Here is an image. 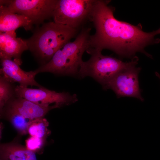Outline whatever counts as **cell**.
<instances>
[{
  "instance_id": "6da1fadb",
  "label": "cell",
  "mask_w": 160,
  "mask_h": 160,
  "mask_svg": "<svg viewBox=\"0 0 160 160\" xmlns=\"http://www.w3.org/2000/svg\"><path fill=\"white\" fill-rule=\"evenodd\" d=\"M109 0H96L90 21L95 32L90 35L89 47L102 52L108 49L121 57L133 58L137 52L151 57L144 48L159 42L154 38L160 33V28L151 32L143 31L141 25L137 26L119 21L114 16V8L108 6Z\"/></svg>"
},
{
  "instance_id": "7a4b0ae2",
  "label": "cell",
  "mask_w": 160,
  "mask_h": 160,
  "mask_svg": "<svg viewBox=\"0 0 160 160\" xmlns=\"http://www.w3.org/2000/svg\"><path fill=\"white\" fill-rule=\"evenodd\" d=\"M78 29L54 22L36 28L26 39L28 50L40 66L48 63L55 54L75 37Z\"/></svg>"
},
{
  "instance_id": "3957f363",
  "label": "cell",
  "mask_w": 160,
  "mask_h": 160,
  "mask_svg": "<svg viewBox=\"0 0 160 160\" xmlns=\"http://www.w3.org/2000/svg\"><path fill=\"white\" fill-rule=\"evenodd\" d=\"M91 28L83 26L75 40L58 50L47 63L34 71L37 74L50 73L60 76L78 75L82 56L89 47Z\"/></svg>"
},
{
  "instance_id": "277c9868",
  "label": "cell",
  "mask_w": 160,
  "mask_h": 160,
  "mask_svg": "<svg viewBox=\"0 0 160 160\" xmlns=\"http://www.w3.org/2000/svg\"><path fill=\"white\" fill-rule=\"evenodd\" d=\"M86 52L91 55L87 61L81 62L78 75L83 78L90 76L102 85L104 88L119 72L129 64L130 61L123 62L101 52L88 48Z\"/></svg>"
},
{
  "instance_id": "5b68a950",
  "label": "cell",
  "mask_w": 160,
  "mask_h": 160,
  "mask_svg": "<svg viewBox=\"0 0 160 160\" xmlns=\"http://www.w3.org/2000/svg\"><path fill=\"white\" fill-rule=\"evenodd\" d=\"M96 0H58L53 13L55 23L79 30L87 21Z\"/></svg>"
},
{
  "instance_id": "8992f818",
  "label": "cell",
  "mask_w": 160,
  "mask_h": 160,
  "mask_svg": "<svg viewBox=\"0 0 160 160\" xmlns=\"http://www.w3.org/2000/svg\"><path fill=\"white\" fill-rule=\"evenodd\" d=\"M138 61V57L135 56L129 64L116 74L103 89L112 90L118 98L133 97L143 101L138 81L141 68L136 66Z\"/></svg>"
},
{
  "instance_id": "52a82bcc",
  "label": "cell",
  "mask_w": 160,
  "mask_h": 160,
  "mask_svg": "<svg viewBox=\"0 0 160 160\" xmlns=\"http://www.w3.org/2000/svg\"><path fill=\"white\" fill-rule=\"evenodd\" d=\"M58 0H0V5L9 10L24 15L39 25L51 17Z\"/></svg>"
},
{
  "instance_id": "ba28073f",
  "label": "cell",
  "mask_w": 160,
  "mask_h": 160,
  "mask_svg": "<svg viewBox=\"0 0 160 160\" xmlns=\"http://www.w3.org/2000/svg\"><path fill=\"white\" fill-rule=\"evenodd\" d=\"M17 97H23L31 102L46 106L54 103L57 108L69 105L78 100L75 94L71 95L68 92H57L43 87L37 89L17 85Z\"/></svg>"
},
{
  "instance_id": "9c48e42d",
  "label": "cell",
  "mask_w": 160,
  "mask_h": 160,
  "mask_svg": "<svg viewBox=\"0 0 160 160\" xmlns=\"http://www.w3.org/2000/svg\"><path fill=\"white\" fill-rule=\"evenodd\" d=\"M56 108L55 105L46 106L16 96L6 103L0 113V116L3 118L7 115H17L34 120L44 118L49 111Z\"/></svg>"
},
{
  "instance_id": "30bf717a",
  "label": "cell",
  "mask_w": 160,
  "mask_h": 160,
  "mask_svg": "<svg viewBox=\"0 0 160 160\" xmlns=\"http://www.w3.org/2000/svg\"><path fill=\"white\" fill-rule=\"evenodd\" d=\"M1 68L0 75L9 82L13 84L18 83L20 87H28V86L43 87L35 79L37 74L33 71H25L22 69L20 65L13 60L7 58H0Z\"/></svg>"
},
{
  "instance_id": "8fae6325",
  "label": "cell",
  "mask_w": 160,
  "mask_h": 160,
  "mask_svg": "<svg viewBox=\"0 0 160 160\" xmlns=\"http://www.w3.org/2000/svg\"><path fill=\"white\" fill-rule=\"evenodd\" d=\"M27 50L26 39L17 37L15 30L0 33V58L13 59L20 65L22 63L21 55Z\"/></svg>"
},
{
  "instance_id": "7c38bea8",
  "label": "cell",
  "mask_w": 160,
  "mask_h": 160,
  "mask_svg": "<svg viewBox=\"0 0 160 160\" xmlns=\"http://www.w3.org/2000/svg\"><path fill=\"white\" fill-rule=\"evenodd\" d=\"M33 24L27 17L13 12L4 5H0V33L5 32L23 27L26 31L32 30Z\"/></svg>"
},
{
  "instance_id": "4fadbf2b",
  "label": "cell",
  "mask_w": 160,
  "mask_h": 160,
  "mask_svg": "<svg viewBox=\"0 0 160 160\" xmlns=\"http://www.w3.org/2000/svg\"><path fill=\"white\" fill-rule=\"evenodd\" d=\"M1 160H37L35 153L17 142L1 144Z\"/></svg>"
},
{
  "instance_id": "5bb4252c",
  "label": "cell",
  "mask_w": 160,
  "mask_h": 160,
  "mask_svg": "<svg viewBox=\"0 0 160 160\" xmlns=\"http://www.w3.org/2000/svg\"><path fill=\"white\" fill-rule=\"evenodd\" d=\"M15 86L2 76H0V113L6 103L12 98L16 97Z\"/></svg>"
},
{
  "instance_id": "9a60e30c",
  "label": "cell",
  "mask_w": 160,
  "mask_h": 160,
  "mask_svg": "<svg viewBox=\"0 0 160 160\" xmlns=\"http://www.w3.org/2000/svg\"><path fill=\"white\" fill-rule=\"evenodd\" d=\"M49 122L44 118L33 120L28 129V133L31 136L45 139L49 132L47 129Z\"/></svg>"
},
{
  "instance_id": "2e32d148",
  "label": "cell",
  "mask_w": 160,
  "mask_h": 160,
  "mask_svg": "<svg viewBox=\"0 0 160 160\" xmlns=\"http://www.w3.org/2000/svg\"><path fill=\"white\" fill-rule=\"evenodd\" d=\"M3 118L9 121L17 132L22 135H25L28 133L29 127L33 120L17 115H8Z\"/></svg>"
},
{
  "instance_id": "e0dca14e",
  "label": "cell",
  "mask_w": 160,
  "mask_h": 160,
  "mask_svg": "<svg viewBox=\"0 0 160 160\" xmlns=\"http://www.w3.org/2000/svg\"><path fill=\"white\" fill-rule=\"evenodd\" d=\"M45 139L31 136L26 141L27 148L35 153H39L43 146Z\"/></svg>"
},
{
  "instance_id": "ac0fdd59",
  "label": "cell",
  "mask_w": 160,
  "mask_h": 160,
  "mask_svg": "<svg viewBox=\"0 0 160 160\" xmlns=\"http://www.w3.org/2000/svg\"><path fill=\"white\" fill-rule=\"evenodd\" d=\"M155 74L160 79V74L157 72H155Z\"/></svg>"
}]
</instances>
